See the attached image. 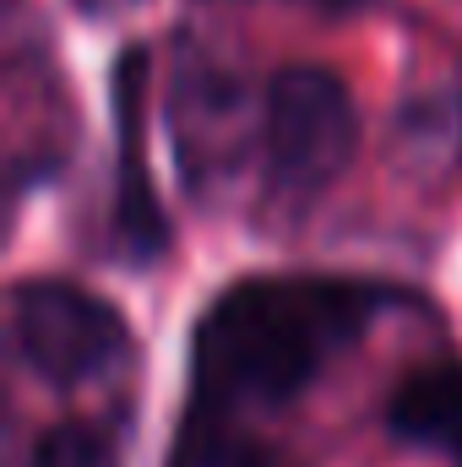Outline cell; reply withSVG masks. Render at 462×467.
<instances>
[{
  "label": "cell",
  "mask_w": 462,
  "mask_h": 467,
  "mask_svg": "<svg viewBox=\"0 0 462 467\" xmlns=\"http://www.w3.org/2000/svg\"><path fill=\"white\" fill-rule=\"evenodd\" d=\"M353 99L327 66H283L267 88V163L294 196L327 191L353 158Z\"/></svg>",
  "instance_id": "cell-2"
},
{
  "label": "cell",
  "mask_w": 462,
  "mask_h": 467,
  "mask_svg": "<svg viewBox=\"0 0 462 467\" xmlns=\"http://www.w3.org/2000/svg\"><path fill=\"white\" fill-rule=\"evenodd\" d=\"M392 430L414 446H436L462 467V364H430L414 369L392 408H386Z\"/></svg>",
  "instance_id": "cell-5"
},
{
  "label": "cell",
  "mask_w": 462,
  "mask_h": 467,
  "mask_svg": "<svg viewBox=\"0 0 462 467\" xmlns=\"http://www.w3.org/2000/svg\"><path fill=\"white\" fill-rule=\"evenodd\" d=\"M310 5H321V11H353V5H364V0H310Z\"/></svg>",
  "instance_id": "cell-8"
},
{
  "label": "cell",
  "mask_w": 462,
  "mask_h": 467,
  "mask_svg": "<svg viewBox=\"0 0 462 467\" xmlns=\"http://www.w3.org/2000/svg\"><path fill=\"white\" fill-rule=\"evenodd\" d=\"M386 305L348 277H250L213 299L196 327V380L213 402L278 408L299 397Z\"/></svg>",
  "instance_id": "cell-1"
},
{
  "label": "cell",
  "mask_w": 462,
  "mask_h": 467,
  "mask_svg": "<svg viewBox=\"0 0 462 467\" xmlns=\"http://www.w3.org/2000/svg\"><path fill=\"white\" fill-rule=\"evenodd\" d=\"M218 457H213V467H283L272 451H261V446H213Z\"/></svg>",
  "instance_id": "cell-7"
},
{
  "label": "cell",
  "mask_w": 462,
  "mask_h": 467,
  "mask_svg": "<svg viewBox=\"0 0 462 467\" xmlns=\"http://www.w3.org/2000/svg\"><path fill=\"white\" fill-rule=\"evenodd\" d=\"M115 136H120V202L115 218L125 244L147 261L169 229L158 213V196L147 185V49L120 55L115 66Z\"/></svg>",
  "instance_id": "cell-4"
},
{
  "label": "cell",
  "mask_w": 462,
  "mask_h": 467,
  "mask_svg": "<svg viewBox=\"0 0 462 467\" xmlns=\"http://www.w3.org/2000/svg\"><path fill=\"white\" fill-rule=\"evenodd\" d=\"M27 467H120V457L104 430H93V424H55V430L38 435Z\"/></svg>",
  "instance_id": "cell-6"
},
{
  "label": "cell",
  "mask_w": 462,
  "mask_h": 467,
  "mask_svg": "<svg viewBox=\"0 0 462 467\" xmlns=\"http://www.w3.org/2000/svg\"><path fill=\"white\" fill-rule=\"evenodd\" d=\"M11 332H16L22 358L33 364V375L55 386H77L110 369L131 343L115 305L60 277H33L11 294Z\"/></svg>",
  "instance_id": "cell-3"
}]
</instances>
